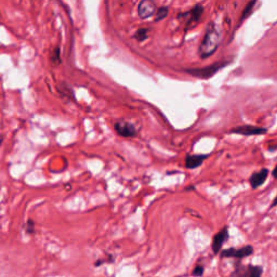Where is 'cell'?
<instances>
[{"label": "cell", "instance_id": "cell-12", "mask_svg": "<svg viewBox=\"0 0 277 277\" xmlns=\"http://www.w3.org/2000/svg\"><path fill=\"white\" fill-rule=\"evenodd\" d=\"M257 3H258V1H256V0H253V1H250L246 4V7H245V9L242 12L241 18H239V22L237 24V28L239 27V25H241L244 21H246L247 18L251 15V13H253L254 10H255V7L257 5Z\"/></svg>", "mask_w": 277, "mask_h": 277}, {"label": "cell", "instance_id": "cell-18", "mask_svg": "<svg viewBox=\"0 0 277 277\" xmlns=\"http://www.w3.org/2000/svg\"><path fill=\"white\" fill-rule=\"evenodd\" d=\"M276 206H277V195L273 198L272 203H271V205H270V207H269V209H273V208H275Z\"/></svg>", "mask_w": 277, "mask_h": 277}, {"label": "cell", "instance_id": "cell-11", "mask_svg": "<svg viewBox=\"0 0 277 277\" xmlns=\"http://www.w3.org/2000/svg\"><path fill=\"white\" fill-rule=\"evenodd\" d=\"M209 155H187L185 157V167L187 169H196L203 165V162Z\"/></svg>", "mask_w": 277, "mask_h": 277}, {"label": "cell", "instance_id": "cell-6", "mask_svg": "<svg viewBox=\"0 0 277 277\" xmlns=\"http://www.w3.org/2000/svg\"><path fill=\"white\" fill-rule=\"evenodd\" d=\"M203 13H204L203 5L196 4L194 8H192L190 11L186 12V13L179 14L178 17L181 18V17L188 16L187 17V23H186V28H185V31H187L190 28H193L195 25H196L199 22L200 17H201V15H203Z\"/></svg>", "mask_w": 277, "mask_h": 277}, {"label": "cell", "instance_id": "cell-5", "mask_svg": "<svg viewBox=\"0 0 277 277\" xmlns=\"http://www.w3.org/2000/svg\"><path fill=\"white\" fill-rule=\"evenodd\" d=\"M255 253L254 247L251 245H246L241 248H228L221 251V258H233V259L242 260L251 256Z\"/></svg>", "mask_w": 277, "mask_h": 277}, {"label": "cell", "instance_id": "cell-10", "mask_svg": "<svg viewBox=\"0 0 277 277\" xmlns=\"http://www.w3.org/2000/svg\"><path fill=\"white\" fill-rule=\"evenodd\" d=\"M155 12H157L156 3L152 0H143L138 5V14L143 20L154 15Z\"/></svg>", "mask_w": 277, "mask_h": 277}, {"label": "cell", "instance_id": "cell-17", "mask_svg": "<svg viewBox=\"0 0 277 277\" xmlns=\"http://www.w3.org/2000/svg\"><path fill=\"white\" fill-rule=\"evenodd\" d=\"M25 229H26V232L28 234H31V233L35 232V223L31 221V220H28L26 226H25Z\"/></svg>", "mask_w": 277, "mask_h": 277}, {"label": "cell", "instance_id": "cell-3", "mask_svg": "<svg viewBox=\"0 0 277 277\" xmlns=\"http://www.w3.org/2000/svg\"><path fill=\"white\" fill-rule=\"evenodd\" d=\"M263 267L255 266V264H245L237 260L235 263V269L233 271V277H262Z\"/></svg>", "mask_w": 277, "mask_h": 277}, {"label": "cell", "instance_id": "cell-15", "mask_svg": "<svg viewBox=\"0 0 277 277\" xmlns=\"http://www.w3.org/2000/svg\"><path fill=\"white\" fill-rule=\"evenodd\" d=\"M51 61L54 64H60L61 63V58H60V48L56 47L51 53Z\"/></svg>", "mask_w": 277, "mask_h": 277}, {"label": "cell", "instance_id": "cell-8", "mask_svg": "<svg viewBox=\"0 0 277 277\" xmlns=\"http://www.w3.org/2000/svg\"><path fill=\"white\" fill-rule=\"evenodd\" d=\"M114 128L117 134L124 138H132L138 134V129L136 128V126L130 122L119 121L114 124Z\"/></svg>", "mask_w": 277, "mask_h": 277}, {"label": "cell", "instance_id": "cell-7", "mask_svg": "<svg viewBox=\"0 0 277 277\" xmlns=\"http://www.w3.org/2000/svg\"><path fill=\"white\" fill-rule=\"evenodd\" d=\"M230 237V233H229V226H224L223 229L220 230L217 234L213 236L212 238V244H211V248L212 251L215 255H218L219 253L222 251V247L224 243L228 241Z\"/></svg>", "mask_w": 277, "mask_h": 277}, {"label": "cell", "instance_id": "cell-1", "mask_svg": "<svg viewBox=\"0 0 277 277\" xmlns=\"http://www.w3.org/2000/svg\"><path fill=\"white\" fill-rule=\"evenodd\" d=\"M222 34L221 29L216 23H210L208 25L206 34L198 48V53L201 59H207L217 51L220 43H221Z\"/></svg>", "mask_w": 277, "mask_h": 277}, {"label": "cell", "instance_id": "cell-19", "mask_svg": "<svg viewBox=\"0 0 277 277\" xmlns=\"http://www.w3.org/2000/svg\"><path fill=\"white\" fill-rule=\"evenodd\" d=\"M271 174H272V177L274 180H277V165L274 167V169L272 170V172H271Z\"/></svg>", "mask_w": 277, "mask_h": 277}, {"label": "cell", "instance_id": "cell-4", "mask_svg": "<svg viewBox=\"0 0 277 277\" xmlns=\"http://www.w3.org/2000/svg\"><path fill=\"white\" fill-rule=\"evenodd\" d=\"M229 134L241 135V136H245V137L262 136V135L268 134V128L260 127V126H255V125H242V126H237V127L230 129Z\"/></svg>", "mask_w": 277, "mask_h": 277}, {"label": "cell", "instance_id": "cell-14", "mask_svg": "<svg viewBox=\"0 0 277 277\" xmlns=\"http://www.w3.org/2000/svg\"><path fill=\"white\" fill-rule=\"evenodd\" d=\"M168 14H169V8L168 7H160L159 9H157L155 21L159 22V21L165 20V18L168 16Z\"/></svg>", "mask_w": 277, "mask_h": 277}, {"label": "cell", "instance_id": "cell-9", "mask_svg": "<svg viewBox=\"0 0 277 277\" xmlns=\"http://www.w3.org/2000/svg\"><path fill=\"white\" fill-rule=\"evenodd\" d=\"M269 174L270 171L268 168H262L259 171H256L249 177V184L251 186L253 190H257V188L261 187L264 183H266V181L269 178Z\"/></svg>", "mask_w": 277, "mask_h": 277}, {"label": "cell", "instance_id": "cell-13", "mask_svg": "<svg viewBox=\"0 0 277 277\" xmlns=\"http://www.w3.org/2000/svg\"><path fill=\"white\" fill-rule=\"evenodd\" d=\"M147 37H148V29L147 28H138L134 35V38L138 41H140V42L146 40Z\"/></svg>", "mask_w": 277, "mask_h": 277}, {"label": "cell", "instance_id": "cell-16", "mask_svg": "<svg viewBox=\"0 0 277 277\" xmlns=\"http://www.w3.org/2000/svg\"><path fill=\"white\" fill-rule=\"evenodd\" d=\"M204 270H205L204 266H201V264H198V266H196V268L193 270V275L194 276H201V275H203V273H204Z\"/></svg>", "mask_w": 277, "mask_h": 277}, {"label": "cell", "instance_id": "cell-2", "mask_svg": "<svg viewBox=\"0 0 277 277\" xmlns=\"http://www.w3.org/2000/svg\"><path fill=\"white\" fill-rule=\"evenodd\" d=\"M232 63L231 60H223V61H219L213 63L211 65H208L205 67H200V68H187L184 69V72L192 75L194 77L197 78H201V79H209L212 76L223 69L224 67H226L228 65H230Z\"/></svg>", "mask_w": 277, "mask_h": 277}]
</instances>
